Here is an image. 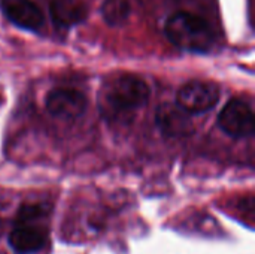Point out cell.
Segmentation results:
<instances>
[{"instance_id":"cell-4","label":"cell","mask_w":255,"mask_h":254,"mask_svg":"<svg viewBox=\"0 0 255 254\" xmlns=\"http://www.w3.org/2000/svg\"><path fill=\"white\" fill-rule=\"evenodd\" d=\"M218 126L232 138H248L254 133V112L245 100L232 99L221 109Z\"/></svg>"},{"instance_id":"cell-5","label":"cell","mask_w":255,"mask_h":254,"mask_svg":"<svg viewBox=\"0 0 255 254\" xmlns=\"http://www.w3.org/2000/svg\"><path fill=\"white\" fill-rule=\"evenodd\" d=\"M40 222H15V228L7 237L10 250L16 254H37L48 247L49 237Z\"/></svg>"},{"instance_id":"cell-2","label":"cell","mask_w":255,"mask_h":254,"mask_svg":"<svg viewBox=\"0 0 255 254\" xmlns=\"http://www.w3.org/2000/svg\"><path fill=\"white\" fill-rule=\"evenodd\" d=\"M164 33L176 48L188 52H208L215 42L211 25L191 12L173 13L166 22Z\"/></svg>"},{"instance_id":"cell-1","label":"cell","mask_w":255,"mask_h":254,"mask_svg":"<svg viewBox=\"0 0 255 254\" xmlns=\"http://www.w3.org/2000/svg\"><path fill=\"white\" fill-rule=\"evenodd\" d=\"M149 99V85L137 75L111 76L99 93L102 114L109 120H126Z\"/></svg>"},{"instance_id":"cell-7","label":"cell","mask_w":255,"mask_h":254,"mask_svg":"<svg viewBox=\"0 0 255 254\" xmlns=\"http://www.w3.org/2000/svg\"><path fill=\"white\" fill-rule=\"evenodd\" d=\"M1 9L6 18L21 28L40 31L45 24L43 12L33 0H1Z\"/></svg>"},{"instance_id":"cell-9","label":"cell","mask_w":255,"mask_h":254,"mask_svg":"<svg viewBox=\"0 0 255 254\" xmlns=\"http://www.w3.org/2000/svg\"><path fill=\"white\" fill-rule=\"evenodd\" d=\"M49 15L57 27L69 28L87 18L88 7L81 0H51Z\"/></svg>"},{"instance_id":"cell-11","label":"cell","mask_w":255,"mask_h":254,"mask_svg":"<svg viewBox=\"0 0 255 254\" xmlns=\"http://www.w3.org/2000/svg\"><path fill=\"white\" fill-rule=\"evenodd\" d=\"M49 207L45 204H25L16 214V222H43L49 216Z\"/></svg>"},{"instance_id":"cell-8","label":"cell","mask_w":255,"mask_h":254,"mask_svg":"<svg viewBox=\"0 0 255 254\" xmlns=\"http://www.w3.org/2000/svg\"><path fill=\"white\" fill-rule=\"evenodd\" d=\"M46 109L49 114L60 118H76L87 108L85 96L73 88L52 90L46 97Z\"/></svg>"},{"instance_id":"cell-6","label":"cell","mask_w":255,"mask_h":254,"mask_svg":"<svg viewBox=\"0 0 255 254\" xmlns=\"http://www.w3.org/2000/svg\"><path fill=\"white\" fill-rule=\"evenodd\" d=\"M155 121L158 129L172 138L188 136L194 132V124L187 111H184L178 103H163L155 112Z\"/></svg>"},{"instance_id":"cell-10","label":"cell","mask_w":255,"mask_h":254,"mask_svg":"<svg viewBox=\"0 0 255 254\" xmlns=\"http://www.w3.org/2000/svg\"><path fill=\"white\" fill-rule=\"evenodd\" d=\"M100 12L108 25L120 27L127 22L131 13V4L128 0H105Z\"/></svg>"},{"instance_id":"cell-3","label":"cell","mask_w":255,"mask_h":254,"mask_svg":"<svg viewBox=\"0 0 255 254\" xmlns=\"http://www.w3.org/2000/svg\"><path fill=\"white\" fill-rule=\"evenodd\" d=\"M221 97V90L215 82L209 81H188L184 84L176 96V103L188 114H203L211 111Z\"/></svg>"}]
</instances>
